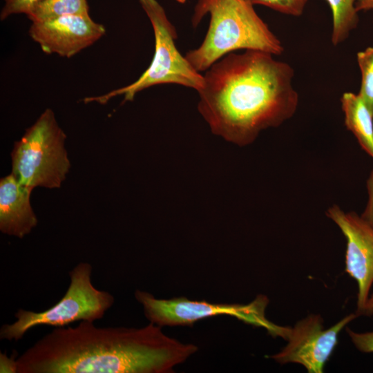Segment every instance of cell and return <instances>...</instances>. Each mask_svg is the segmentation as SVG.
I'll use <instances>...</instances> for the list:
<instances>
[{
	"instance_id": "cell-3",
	"label": "cell",
	"mask_w": 373,
	"mask_h": 373,
	"mask_svg": "<svg viewBox=\"0 0 373 373\" xmlns=\"http://www.w3.org/2000/svg\"><path fill=\"white\" fill-rule=\"evenodd\" d=\"M207 14L210 23L203 41L185 55L200 73L238 50H261L274 55L284 51L281 41L247 0H198L191 19L193 26L196 27Z\"/></svg>"
},
{
	"instance_id": "cell-8",
	"label": "cell",
	"mask_w": 373,
	"mask_h": 373,
	"mask_svg": "<svg viewBox=\"0 0 373 373\" xmlns=\"http://www.w3.org/2000/svg\"><path fill=\"white\" fill-rule=\"evenodd\" d=\"M358 316L356 313L350 314L325 329L321 315H308L289 327L287 345L269 358L280 365L297 363L309 373H322L338 344L340 332Z\"/></svg>"
},
{
	"instance_id": "cell-6",
	"label": "cell",
	"mask_w": 373,
	"mask_h": 373,
	"mask_svg": "<svg viewBox=\"0 0 373 373\" xmlns=\"http://www.w3.org/2000/svg\"><path fill=\"white\" fill-rule=\"evenodd\" d=\"M92 265L80 262L69 271L70 285L64 296L51 307L39 312L19 309L16 321L3 325L0 338L19 341L30 329L46 325L66 327L77 321L95 322L104 317L114 304L113 296L97 289L92 283Z\"/></svg>"
},
{
	"instance_id": "cell-2",
	"label": "cell",
	"mask_w": 373,
	"mask_h": 373,
	"mask_svg": "<svg viewBox=\"0 0 373 373\" xmlns=\"http://www.w3.org/2000/svg\"><path fill=\"white\" fill-rule=\"evenodd\" d=\"M198 350L151 322L99 327L82 321L35 342L17 358V373H171Z\"/></svg>"
},
{
	"instance_id": "cell-21",
	"label": "cell",
	"mask_w": 373,
	"mask_h": 373,
	"mask_svg": "<svg viewBox=\"0 0 373 373\" xmlns=\"http://www.w3.org/2000/svg\"><path fill=\"white\" fill-rule=\"evenodd\" d=\"M373 315V294L369 296L365 307L358 314L359 316H371Z\"/></svg>"
},
{
	"instance_id": "cell-14",
	"label": "cell",
	"mask_w": 373,
	"mask_h": 373,
	"mask_svg": "<svg viewBox=\"0 0 373 373\" xmlns=\"http://www.w3.org/2000/svg\"><path fill=\"white\" fill-rule=\"evenodd\" d=\"M70 15H88L87 0H42L27 17L34 22Z\"/></svg>"
},
{
	"instance_id": "cell-10",
	"label": "cell",
	"mask_w": 373,
	"mask_h": 373,
	"mask_svg": "<svg viewBox=\"0 0 373 373\" xmlns=\"http://www.w3.org/2000/svg\"><path fill=\"white\" fill-rule=\"evenodd\" d=\"M106 32L88 15H70L34 21L30 37L46 54L70 58L99 40Z\"/></svg>"
},
{
	"instance_id": "cell-22",
	"label": "cell",
	"mask_w": 373,
	"mask_h": 373,
	"mask_svg": "<svg viewBox=\"0 0 373 373\" xmlns=\"http://www.w3.org/2000/svg\"><path fill=\"white\" fill-rule=\"evenodd\" d=\"M358 11L373 10V0H356Z\"/></svg>"
},
{
	"instance_id": "cell-5",
	"label": "cell",
	"mask_w": 373,
	"mask_h": 373,
	"mask_svg": "<svg viewBox=\"0 0 373 373\" xmlns=\"http://www.w3.org/2000/svg\"><path fill=\"white\" fill-rule=\"evenodd\" d=\"M66 139L53 111L46 108L15 142L11 173L21 184L32 189L59 188L70 168Z\"/></svg>"
},
{
	"instance_id": "cell-1",
	"label": "cell",
	"mask_w": 373,
	"mask_h": 373,
	"mask_svg": "<svg viewBox=\"0 0 373 373\" xmlns=\"http://www.w3.org/2000/svg\"><path fill=\"white\" fill-rule=\"evenodd\" d=\"M261 50L230 52L204 76L198 109L215 135L238 146L280 126L295 114L299 102L294 70Z\"/></svg>"
},
{
	"instance_id": "cell-19",
	"label": "cell",
	"mask_w": 373,
	"mask_h": 373,
	"mask_svg": "<svg viewBox=\"0 0 373 373\" xmlns=\"http://www.w3.org/2000/svg\"><path fill=\"white\" fill-rule=\"evenodd\" d=\"M366 188L367 201L363 211L360 216L372 228H373V169L371 171L367 179Z\"/></svg>"
},
{
	"instance_id": "cell-12",
	"label": "cell",
	"mask_w": 373,
	"mask_h": 373,
	"mask_svg": "<svg viewBox=\"0 0 373 373\" xmlns=\"http://www.w3.org/2000/svg\"><path fill=\"white\" fill-rule=\"evenodd\" d=\"M341 102L347 129L373 159V115L358 94L344 93Z\"/></svg>"
},
{
	"instance_id": "cell-17",
	"label": "cell",
	"mask_w": 373,
	"mask_h": 373,
	"mask_svg": "<svg viewBox=\"0 0 373 373\" xmlns=\"http://www.w3.org/2000/svg\"><path fill=\"white\" fill-rule=\"evenodd\" d=\"M42 0H3L4 4L0 12L1 21L14 15L25 14L27 16L35 6Z\"/></svg>"
},
{
	"instance_id": "cell-18",
	"label": "cell",
	"mask_w": 373,
	"mask_h": 373,
	"mask_svg": "<svg viewBox=\"0 0 373 373\" xmlns=\"http://www.w3.org/2000/svg\"><path fill=\"white\" fill-rule=\"evenodd\" d=\"M346 332L354 347L363 353H373V331L356 332L346 327Z\"/></svg>"
},
{
	"instance_id": "cell-20",
	"label": "cell",
	"mask_w": 373,
	"mask_h": 373,
	"mask_svg": "<svg viewBox=\"0 0 373 373\" xmlns=\"http://www.w3.org/2000/svg\"><path fill=\"white\" fill-rule=\"evenodd\" d=\"M16 351L8 356L6 353H0V372L1 373H17Z\"/></svg>"
},
{
	"instance_id": "cell-7",
	"label": "cell",
	"mask_w": 373,
	"mask_h": 373,
	"mask_svg": "<svg viewBox=\"0 0 373 373\" xmlns=\"http://www.w3.org/2000/svg\"><path fill=\"white\" fill-rule=\"evenodd\" d=\"M135 299L142 305L149 322L160 327L192 326L202 319L218 316H229L245 323L265 328L274 336L285 338L288 327H280L265 317L269 303L264 295L258 296L246 304L213 303L205 300H193L186 297L169 299L157 298L149 292L136 290Z\"/></svg>"
},
{
	"instance_id": "cell-4",
	"label": "cell",
	"mask_w": 373,
	"mask_h": 373,
	"mask_svg": "<svg viewBox=\"0 0 373 373\" xmlns=\"http://www.w3.org/2000/svg\"><path fill=\"white\" fill-rule=\"evenodd\" d=\"M139 2L154 32L155 51L149 66L132 84L103 95L86 97L84 103L105 104L118 95L124 96V102L133 101L137 93L163 84L181 85L197 92L202 88L204 76L178 50L175 45L177 32L164 8L157 0H139Z\"/></svg>"
},
{
	"instance_id": "cell-13",
	"label": "cell",
	"mask_w": 373,
	"mask_h": 373,
	"mask_svg": "<svg viewBox=\"0 0 373 373\" xmlns=\"http://www.w3.org/2000/svg\"><path fill=\"white\" fill-rule=\"evenodd\" d=\"M332 14L331 41L334 46L344 42L358 23L356 0H326Z\"/></svg>"
},
{
	"instance_id": "cell-11",
	"label": "cell",
	"mask_w": 373,
	"mask_h": 373,
	"mask_svg": "<svg viewBox=\"0 0 373 373\" xmlns=\"http://www.w3.org/2000/svg\"><path fill=\"white\" fill-rule=\"evenodd\" d=\"M33 189L21 184L10 173L0 180V231L23 238L37 225L30 204Z\"/></svg>"
},
{
	"instance_id": "cell-16",
	"label": "cell",
	"mask_w": 373,
	"mask_h": 373,
	"mask_svg": "<svg viewBox=\"0 0 373 373\" xmlns=\"http://www.w3.org/2000/svg\"><path fill=\"white\" fill-rule=\"evenodd\" d=\"M252 5L267 6L280 13L298 17L303 13L308 0H247Z\"/></svg>"
},
{
	"instance_id": "cell-9",
	"label": "cell",
	"mask_w": 373,
	"mask_h": 373,
	"mask_svg": "<svg viewBox=\"0 0 373 373\" xmlns=\"http://www.w3.org/2000/svg\"><path fill=\"white\" fill-rule=\"evenodd\" d=\"M326 216L340 229L346 239L345 272L357 283V309L361 312L373 285V228L354 211L345 212L334 204Z\"/></svg>"
},
{
	"instance_id": "cell-15",
	"label": "cell",
	"mask_w": 373,
	"mask_h": 373,
	"mask_svg": "<svg viewBox=\"0 0 373 373\" xmlns=\"http://www.w3.org/2000/svg\"><path fill=\"white\" fill-rule=\"evenodd\" d=\"M356 60L361 74L358 94L373 115V46L358 52Z\"/></svg>"
},
{
	"instance_id": "cell-23",
	"label": "cell",
	"mask_w": 373,
	"mask_h": 373,
	"mask_svg": "<svg viewBox=\"0 0 373 373\" xmlns=\"http://www.w3.org/2000/svg\"><path fill=\"white\" fill-rule=\"evenodd\" d=\"M178 3H185L186 0H175Z\"/></svg>"
}]
</instances>
